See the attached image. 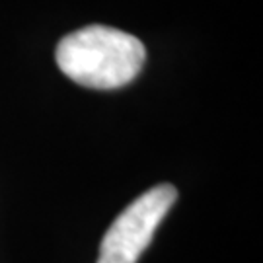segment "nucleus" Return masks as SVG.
Returning <instances> with one entry per match:
<instances>
[{
    "instance_id": "nucleus-1",
    "label": "nucleus",
    "mask_w": 263,
    "mask_h": 263,
    "mask_svg": "<svg viewBox=\"0 0 263 263\" xmlns=\"http://www.w3.org/2000/svg\"><path fill=\"white\" fill-rule=\"evenodd\" d=\"M146 49L141 39L107 26H86L57 45V65L76 84L115 90L141 72Z\"/></svg>"
},
{
    "instance_id": "nucleus-2",
    "label": "nucleus",
    "mask_w": 263,
    "mask_h": 263,
    "mask_svg": "<svg viewBox=\"0 0 263 263\" xmlns=\"http://www.w3.org/2000/svg\"><path fill=\"white\" fill-rule=\"evenodd\" d=\"M178 199L170 183L148 189L113 220L100 244L98 263H137Z\"/></svg>"
}]
</instances>
